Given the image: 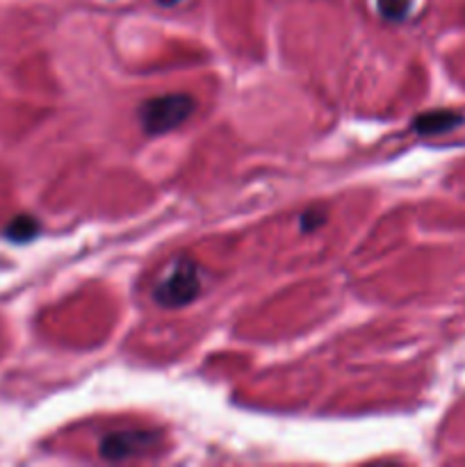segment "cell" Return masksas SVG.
<instances>
[{"mask_svg": "<svg viewBox=\"0 0 465 467\" xmlns=\"http://www.w3.org/2000/svg\"><path fill=\"white\" fill-rule=\"evenodd\" d=\"M374 7L383 21L406 23L418 12V0H374Z\"/></svg>", "mask_w": 465, "mask_h": 467, "instance_id": "5b68a950", "label": "cell"}, {"mask_svg": "<svg viewBox=\"0 0 465 467\" xmlns=\"http://www.w3.org/2000/svg\"><path fill=\"white\" fill-rule=\"evenodd\" d=\"M201 295V272L190 258H178L153 287V299L162 308H182Z\"/></svg>", "mask_w": 465, "mask_h": 467, "instance_id": "7a4b0ae2", "label": "cell"}, {"mask_svg": "<svg viewBox=\"0 0 465 467\" xmlns=\"http://www.w3.org/2000/svg\"><path fill=\"white\" fill-rule=\"evenodd\" d=\"M324 222H326V214H322V210H308V213L301 217V231L313 233L317 231Z\"/></svg>", "mask_w": 465, "mask_h": 467, "instance_id": "52a82bcc", "label": "cell"}, {"mask_svg": "<svg viewBox=\"0 0 465 467\" xmlns=\"http://www.w3.org/2000/svg\"><path fill=\"white\" fill-rule=\"evenodd\" d=\"M460 123H463V114L454 112V109H431V112H424L419 117H415L413 128L418 135L431 137L454 130Z\"/></svg>", "mask_w": 465, "mask_h": 467, "instance_id": "277c9868", "label": "cell"}, {"mask_svg": "<svg viewBox=\"0 0 465 467\" xmlns=\"http://www.w3.org/2000/svg\"><path fill=\"white\" fill-rule=\"evenodd\" d=\"M160 442V436L155 431H114L100 441L98 454L105 461H119L137 459V456H144L153 450Z\"/></svg>", "mask_w": 465, "mask_h": 467, "instance_id": "3957f363", "label": "cell"}, {"mask_svg": "<svg viewBox=\"0 0 465 467\" xmlns=\"http://www.w3.org/2000/svg\"><path fill=\"white\" fill-rule=\"evenodd\" d=\"M158 3L162 5V7H178V5H182L185 0H158Z\"/></svg>", "mask_w": 465, "mask_h": 467, "instance_id": "ba28073f", "label": "cell"}, {"mask_svg": "<svg viewBox=\"0 0 465 467\" xmlns=\"http://www.w3.org/2000/svg\"><path fill=\"white\" fill-rule=\"evenodd\" d=\"M196 100L190 94H162L144 100L137 112L146 135H164L176 130L194 114Z\"/></svg>", "mask_w": 465, "mask_h": 467, "instance_id": "6da1fadb", "label": "cell"}, {"mask_svg": "<svg viewBox=\"0 0 465 467\" xmlns=\"http://www.w3.org/2000/svg\"><path fill=\"white\" fill-rule=\"evenodd\" d=\"M36 233H39V222L35 217H30V214H18L5 228V235L12 242H18V244L21 242H30Z\"/></svg>", "mask_w": 465, "mask_h": 467, "instance_id": "8992f818", "label": "cell"}]
</instances>
